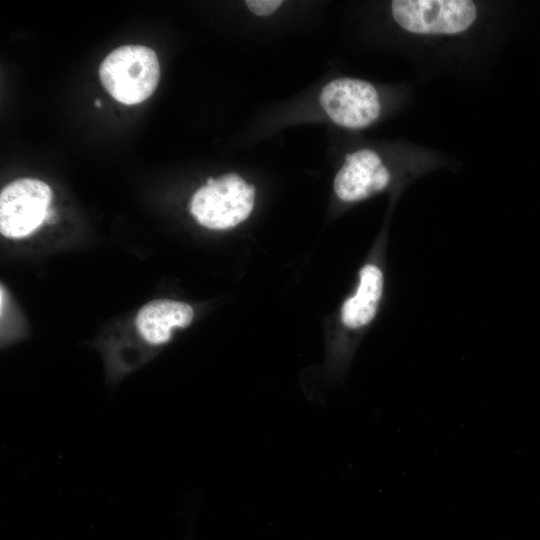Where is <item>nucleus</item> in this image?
<instances>
[{
  "mask_svg": "<svg viewBox=\"0 0 540 540\" xmlns=\"http://www.w3.org/2000/svg\"><path fill=\"white\" fill-rule=\"evenodd\" d=\"M319 100L330 119L346 128H364L380 113L376 89L360 79L338 78L329 82L322 89Z\"/></svg>",
  "mask_w": 540,
  "mask_h": 540,
  "instance_id": "5",
  "label": "nucleus"
},
{
  "mask_svg": "<svg viewBox=\"0 0 540 540\" xmlns=\"http://www.w3.org/2000/svg\"><path fill=\"white\" fill-rule=\"evenodd\" d=\"M255 187L238 174L228 173L208 178L190 202V212L197 222L209 229H228L241 223L254 206Z\"/></svg>",
  "mask_w": 540,
  "mask_h": 540,
  "instance_id": "2",
  "label": "nucleus"
},
{
  "mask_svg": "<svg viewBox=\"0 0 540 540\" xmlns=\"http://www.w3.org/2000/svg\"><path fill=\"white\" fill-rule=\"evenodd\" d=\"M390 173L377 153L360 149L345 157L334 180V191L344 202H357L384 190Z\"/></svg>",
  "mask_w": 540,
  "mask_h": 540,
  "instance_id": "6",
  "label": "nucleus"
},
{
  "mask_svg": "<svg viewBox=\"0 0 540 540\" xmlns=\"http://www.w3.org/2000/svg\"><path fill=\"white\" fill-rule=\"evenodd\" d=\"M190 305L168 299L153 300L138 311L135 325L141 338L152 346L167 343L174 328H185L193 319Z\"/></svg>",
  "mask_w": 540,
  "mask_h": 540,
  "instance_id": "7",
  "label": "nucleus"
},
{
  "mask_svg": "<svg viewBox=\"0 0 540 540\" xmlns=\"http://www.w3.org/2000/svg\"><path fill=\"white\" fill-rule=\"evenodd\" d=\"M52 191L36 178H20L5 185L0 193V232L12 239L33 233L48 215Z\"/></svg>",
  "mask_w": 540,
  "mask_h": 540,
  "instance_id": "4",
  "label": "nucleus"
},
{
  "mask_svg": "<svg viewBox=\"0 0 540 540\" xmlns=\"http://www.w3.org/2000/svg\"><path fill=\"white\" fill-rule=\"evenodd\" d=\"M95 105L100 107L102 105L101 101H99V99H96L95 101Z\"/></svg>",
  "mask_w": 540,
  "mask_h": 540,
  "instance_id": "10",
  "label": "nucleus"
},
{
  "mask_svg": "<svg viewBox=\"0 0 540 540\" xmlns=\"http://www.w3.org/2000/svg\"><path fill=\"white\" fill-rule=\"evenodd\" d=\"M384 276L375 264H366L359 271V282L353 296L346 299L341 320L349 329H360L375 317L383 293Z\"/></svg>",
  "mask_w": 540,
  "mask_h": 540,
  "instance_id": "8",
  "label": "nucleus"
},
{
  "mask_svg": "<svg viewBox=\"0 0 540 540\" xmlns=\"http://www.w3.org/2000/svg\"><path fill=\"white\" fill-rule=\"evenodd\" d=\"M283 3L281 0H247L245 4L257 16H267L275 12Z\"/></svg>",
  "mask_w": 540,
  "mask_h": 540,
  "instance_id": "9",
  "label": "nucleus"
},
{
  "mask_svg": "<svg viewBox=\"0 0 540 540\" xmlns=\"http://www.w3.org/2000/svg\"><path fill=\"white\" fill-rule=\"evenodd\" d=\"M106 91L125 105L139 104L155 91L160 65L155 51L143 45H125L111 51L99 67Z\"/></svg>",
  "mask_w": 540,
  "mask_h": 540,
  "instance_id": "1",
  "label": "nucleus"
},
{
  "mask_svg": "<svg viewBox=\"0 0 540 540\" xmlns=\"http://www.w3.org/2000/svg\"><path fill=\"white\" fill-rule=\"evenodd\" d=\"M391 10L403 29L422 35L458 34L477 17V8L469 0H394Z\"/></svg>",
  "mask_w": 540,
  "mask_h": 540,
  "instance_id": "3",
  "label": "nucleus"
}]
</instances>
